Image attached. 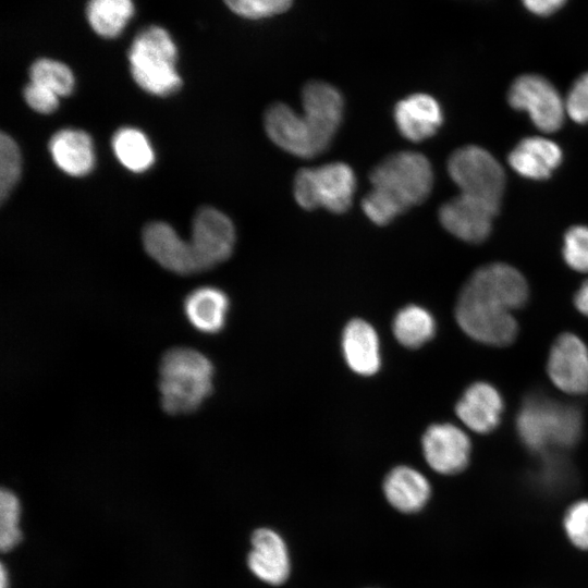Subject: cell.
<instances>
[{
  "label": "cell",
  "instance_id": "1",
  "mask_svg": "<svg viewBox=\"0 0 588 588\" xmlns=\"http://www.w3.org/2000/svg\"><path fill=\"white\" fill-rule=\"evenodd\" d=\"M301 113L277 102L264 118L269 138L284 151L301 158L321 154L334 137L343 115V98L332 85L314 81L302 91Z\"/></svg>",
  "mask_w": 588,
  "mask_h": 588
},
{
  "label": "cell",
  "instance_id": "2",
  "mask_svg": "<svg viewBox=\"0 0 588 588\" xmlns=\"http://www.w3.org/2000/svg\"><path fill=\"white\" fill-rule=\"evenodd\" d=\"M369 180L371 189L363 198L362 208L373 223L385 225L428 197L433 172L422 154L400 151L380 161Z\"/></svg>",
  "mask_w": 588,
  "mask_h": 588
},
{
  "label": "cell",
  "instance_id": "3",
  "mask_svg": "<svg viewBox=\"0 0 588 588\" xmlns=\"http://www.w3.org/2000/svg\"><path fill=\"white\" fill-rule=\"evenodd\" d=\"M213 366L191 347L167 351L159 365V392L163 411L170 415L196 411L212 391Z\"/></svg>",
  "mask_w": 588,
  "mask_h": 588
},
{
  "label": "cell",
  "instance_id": "4",
  "mask_svg": "<svg viewBox=\"0 0 588 588\" xmlns=\"http://www.w3.org/2000/svg\"><path fill=\"white\" fill-rule=\"evenodd\" d=\"M581 426V415L575 406L539 395L526 399L516 418L522 441L537 453L574 445Z\"/></svg>",
  "mask_w": 588,
  "mask_h": 588
},
{
  "label": "cell",
  "instance_id": "5",
  "mask_svg": "<svg viewBox=\"0 0 588 588\" xmlns=\"http://www.w3.org/2000/svg\"><path fill=\"white\" fill-rule=\"evenodd\" d=\"M127 59L133 79L145 91L166 97L181 88L182 78L175 66L177 48L166 28H143L133 39Z\"/></svg>",
  "mask_w": 588,
  "mask_h": 588
},
{
  "label": "cell",
  "instance_id": "6",
  "mask_svg": "<svg viewBox=\"0 0 588 588\" xmlns=\"http://www.w3.org/2000/svg\"><path fill=\"white\" fill-rule=\"evenodd\" d=\"M355 188L354 171L344 162L301 169L293 184L294 198L302 208H324L335 213L350 208Z\"/></svg>",
  "mask_w": 588,
  "mask_h": 588
},
{
  "label": "cell",
  "instance_id": "7",
  "mask_svg": "<svg viewBox=\"0 0 588 588\" xmlns=\"http://www.w3.org/2000/svg\"><path fill=\"white\" fill-rule=\"evenodd\" d=\"M455 317L467 335L485 344L507 345L517 333L512 310L464 287L457 298Z\"/></svg>",
  "mask_w": 588,
  "mask_h": 588
},
{
  "label": "cell",
  "instance_id": "8",
  "mask_svg": "<svg viewBox=\"0 0 588 588\" xmlns=\"http://www.w3.org/2000/svg\"><path fill=\"white\" fill-rule=\"evenodd\" d=\"M448 171L461 193L500 207L505 174L500 162L489 151L474 145L462 147L449 158Z\"/></svg>",
  "mask_w": 588,
  "mask_h": 588
},
{
  "label": "cell",
  "instance_id": "9",
  "mask_svg": "<svg viewBox=\"0 0 588 588\" xmlns=\"http://www.w3.org/2000/svg\"><path fill=\"white\" fill-rule=\"evenodd\" d=\"M507 100L512 108L526 111L542 132H555L563 124L565 102L555 87L541 75L517 77L509 89Z\"/></svg>",
  "mask_w": 588,
  "mask_h": 588
},
{
  "label": "cell",
  "instance_id": "10",
  "mask_svg": "<svg viewBox=\"0 0 588 588\" xmlns=\"http://www.w3.org/2000/svg\"><path fill=\"white\" fill-rule=\"evenodd\" d=\"M189 242L201 271L208 270L231 256L235 243L233 223L220 210L203 207L194 217Z\"/></svg>",
  "mask_w": 588,
  "mask_h": 588
},
{
  "label": "cell",
  "instance_id": "11",
  "mask_svg": "<svg viewBox=\"0 0 588 588\" xmlns=\"http://www.w3.org/2000/svg\"><path fill=\"white\" fill-rule=\"evenodd\" d=\"M498 211L499 206L461 193L441 206L439 220L457 238L480 243L490 234Z\"/></svg>",
  "mask_w": 588,
  "mask_h": 588
},
{
  "label": "cell",
  "instance_id": "12",
  "mask_svg": "<svg viewBox=\"0 0 588 588\" xmlns=\"http://www.w3.org/2000/svg\"><path fill=\"white\" fill-rule=\"evenodd\" d=\"M548 373L563 392L581 395L588 393V347L575 334L564 333L553 343Z\"/></svg>",
  "mask_w": 588,
  "mask_h": 588
},
{
  "label": "cell",
  "instance_id": "13",
  "mask_svg": "<svg viewBox=\"0 0 588 588\" xmlns=\"http://www.w3.org/2000/svg\"><path fill=\"white\" fill-rule=\"evenodd\" d=\"M421 446L426 462L439 474H458L468 465L469 438L452 424L431 425L422 436Z\"/></svg>",
  "mask_w": 588,
  "mask_h": 588
},
{
  "label": "cell",
  "instance_id": "14",
  "mask_svg": "<svg viewBox=\"0 0 588 588\" xmlns=\"http://www.w3.org/2000/svg\"><path fill=\"white\" fill-rule=\"evenodd\" d=\"M147 254L160 266L177 274L201 272L189 241L183 240L167 222H151L143 230Z\"/></svg>",
  "mask_w": 588,
  "mask_h": 588
},
{
  "label": "cell",
  "instance_id": "15",
  "mask_svg": "<svg viewBox=\"0 0 588 588\" xmlns=\"http://www.w3.org/2000/svg\"><path fill=\"white\" fill-rule=\"evenodd\" d=\"M464 287L497 301L512 311L524 306L528 298L525 278L515 268L505 264H491L479 268Z\"/></svg>",
  "mask_w": 588,
  "mask_h": 588
},
{
  "label": "cell",
  "instance_id": "16",
  "mask_svg": "<svg viewBox=\"0 0 588 588\" xmlns=\"http://www.w3.org/2000/svg\"><path fill=\"white\" fill-rule=\"evenodd\" d=\"M247 556L250 572L261 581L278 586L290 575L291 561L284 539L270 528L256 529Z\"/></svg>",
  "mask_w": 588,
  "mask_h": 588
},
{
  "label": "cell",
  "instance_id": "17",
  "mask_svg": "<svg viewBox=\"0 0 588 588\" xmlns=\"http://www.w3.org/2000/svg\"><path fill=\"white\" fill-rule=\"evenodd\" d=\"M394 121L405 138L421 142L438 131L443 121V113L433 97L417 93L396 103Z\"/></svg>",
  "mask_w": 588,
  "mask_h": 588
},
{
  "label": "cell",
  "instance_id": "18",
  "mask_svg": "<svg viewBox=\"0 0 588 588\" xmlns=\"http://www.w3.org/2000/svg\"><path fill=\"white\" fill-rule=\"evenodd\" d=\"M503 405L502 396L493 385L476 382L465 390L455 411L469 429L488 433L499 425Z\"/></svg>",
  "mask_w": 588,
  "mask_h": 588
},
{
  "label": "cell",
  "instance_id": "19",
  "mask_svg": "<svg viewBox=\"0 0 588 588\" xmlns=\"http://www.w3.org/2000/svg\"><path fill=\"white\" fill-rule=\"evenodd\" d=\"M49 152L60 170L71 176H85L95 167L91 137L84 131L63 128L49 140Z\"/></svg>",
  "mask_w": 588,
  "mask_h": 588
},
{
  "label": "cell",
  "instance_id": "20",
  "mask_svg": "<svg viewBox=\"0 0 588 588\" xmlns=\"http://www.w3.org/2000/svg\"><path fill=\"white\" fill-rule=\"evenodd\" d=\"M561 161V148L554 142L540 136L522 139L509 155L511 168L519 175L532 180L549 177Z\"/></svg>",
  "mask_w": 588,
  "mask_h": 588
},
{
  "label": "cell",
  "instance_id": "21",
  "mask_svg": "<svg viewBox=\"0 0 588 588\" xmlns=\"http://www.w3.org/2000/svg\"><path fill=\"white\" fill-rule=\"evenodd\" d=\"M343 355L348 367L362 376L376 373L381 364L379 338L371 324L351 320L342 334Z\"/></svg>",
  "mask_w": 588,
  "mask_h": 588
},
{
  "label": "cell",
  "instance_id": "22",
  "mask_svg": "<svg viewBox=\"0 0 588 588\" xmlns=\"http://www.w3.org/2000/svg\"><path fill=\"white\" fill-rule=\"evenodd\" d=\"M383 492L388 502L403 513H416L425 507L431 494L428 479L408 466H397L385 476Z\"/></svg>",
  "mask_w": 588,
  "mask_h": 588
},
{
  "label": "cell",
  "instance_id": "23",
  "mask_svg": "<svg viewBox=\"0 0 588 588\" xmlns=\"http://www.w3.org/2000/svg\"><path fill=\"white\" fill-rule=\"evenodd\" d=\"M229 310L226 294L215 286H201L192 291L184 301V314L199 332L213 334L225 324Z\"/></svg>",
  "mask_w": 588,
  "mask_h": 588
},
{
  "label": "cell",
  "instance_id": "24",
  "mask_svg": "<svg viewBox=\"0 0 588 588\" xmlns=\"http://www.w3.org/2000/svg\"><path fill=\"white\" fill-rule=\"evenodd\" d=\"M133 14V0H88L86 5L87 22L102 38L118 37Z\"/></svg>",
  "mask_w": 588,
  "mask_h": 588
},
{
  "label": "cell",
  "instance_id": "25",
  "mask_svg": "<svg viewBox=\"0 0 588 588\" xmlns=\"http://www.w3.org/2000/svg\"><path fill=\"white\" fill-rule=\"evenodd\" d=\"M112 149L127 170L147 171L155 162V151L147 136L135 127H121L112 137Z\"/></svg>",
  "mask_w": 588,
  "mask_h": 588
},
{
  "label": "cell",
  "instance_id": "26",
  "mask_svg": "<svg viewBox=\"0 0 588 588\" xmlns=\"http://www.w3.org/2000/svg\"><path fill=\"white\" fill-rule=\"evenodd\" d=\"M436 332L433 316L425 308L408 305L397 311L393 320V333L404 346L417 348L427 343Z\"/></svg>",
  "mask_w": 588,
  "mask_h": 588
},
{
  "label": "cell",
  "instance_id": "27",
  "mask_svg": "<svg viewBox=\"0 0 588 588\" xmlns=\"http://www.w3.org/2000/svg\"><path fill=\"white\" fill-rule=\"evenodd\" d=\"M29 82L41 85L59 97L72 94L75 78L71 69L57 60L41 58L29 68Z\"/></svg>",
  "mask_w": 588,
  "mask_h": 588
},
{
  "label": "cell",
  "instance_id": "28",
  "mask_svg": "<svg viewBox=\"0 0 588 588\" xmlns=\"http://www.w3.org/2000/svg\"><path fill=\"white\" fill-rule=\"evenodd\" d=\"M21 505L17 497L8 489L0 492V548L11 551L22 540L20 529Z\"/></svg>",
  "mask_w": 588,
  "mask_h": 588
},
{
  "label": "cell",
  "instance_id": "29",
  "mask_svg": "<svg viewBox=\"0 0 588 588\" xmlns=\"http://www.w3.org/2000/svg\"><path fill=\"white\" fill-rule=\"evenodd\" d=\"M22 171V158L17 144L8 134L0 135V199L3 203L12 193Z\"/></svg>",
  "mask_w": 588,
  "mask_h": 588
},
{
  "label": "cell",
  "instance_id": "30",
  "mask_svg": "<svg viewBox=\"0 0 588 588\" xmlns=\"http://www.w3.org/2000/svg\"><path fill=\"white\" fill-rule=\"evenodd\" d=\"M225 5L237 16L259 21L285 13L294 0H223Z\"/></svg>",
  "mask_w": 588,
  "mask_h": 588
},
{
  "label": "cell",
  "instance_id": "31",
  "mask_svg": "<svg viewBox=\"0 0 588 588\" xmlns=\"http://www.w3.org/2000/svg\"><path fill=\"white\" fill-rule=\"evenodd\" d=\"M563 529L574 547L588 551V500H579L566 510Z\"/></svg>",
  "mask_w": 588,
  "mask_h": 588
},
{
  "label": "cell",
  "instance_id": "32",
  "mask_svg": "<svg viewBox=\"0 0 588 588\" xmlns=\"http://www.w3.org/2000/svg\"><path fill=\"white\" fill-rule=\"evenodd\" d=\"M563 257L572 269L588 272V226L575 225L566 231Z\"/></svg>",
  "mask_w": 588,
  "mask_h": 588
},
{
  "label": "cell",
  "instance_id": "33",
  "mask_svg": "<svg viewBox=\"0 0 588 588\" xmlns=\"http://www.w3.org/2000/svg\"><path fill=\"white\" fill-rule=\"evenodd\" d=\"M565 109L573 121L588 122V73L574 82L565 100Z\"/></svg>",
  "mask_w": 588,
  "mask_h": 588
},
{
  "label": "cell",
  "instance_id": "34",
  "mask_svg": "<svg viewBox=\"0 0 588 588\" xmlns=\"http://www.w3.org/2000/svg\"><path fill=\"white\" fill-rule=\"evenodd\" d=\"M23 96L34 111L42 114L52 113L59 107L60 97L56 93L33 82L25 86Z\"/></svg>",
  "mask_w": 588,
  "mask_h": 588
},
{
  "label": "cell",
  "instance_id": "35",
  "mask_svg": "<svg viewBox=\"0 0 588 588\" xmlns=\"http://www.w3.org/2000/svg\"><path fill=\"white\" fill-rule=\"evenodd\" d=\"M567 0H522L523 5L537 16H549L559 11Z\"/></svg>",
  "mask_w": 588,
  "mask_h": 588
},
{
  "label": "cell",
  "instance_id": "36",
  "mask_svg": "<svg viewBox=\"0 0 588 588\" xmlns=\"http://www.w3.org/2000/svg\"><path fill=\"white\" fill-rule=\"evenodd\" d=\"M574 303L581 314L588 316V280L576 292Z\"/></svg>",
  "mask_w": 588,
  "mask_h": 588
},
{
  "label": "cell",
  "instance_id": "37",
  "mask_svg": "<svg viewBox=\"0 0 588 588\" xmlns=\"http://www.w3.org/2000/svg\"><path fill=\"white\" fill-rule=\"evenodd\" d=\"M0 588H9V576L4 565H1V583Z\"/></svg>",
  "mask_w": 588,
  "mask_h": 588
}]
</instances>
